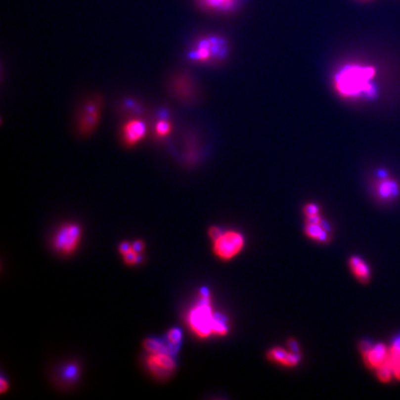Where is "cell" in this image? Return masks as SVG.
<instances>
[{
	"label": "cell",
	"mask_w": 400,
	"mask_h": 400,
	"mask_svg": "<svg viewBox=\"0 0 400 400\" xmlns=\"http://www.w3.org/2000/svg\"><path fill=\"white\" fill-rule=\"evenodd\" d=\"M350 266L353 274L358 281H360L361 283H367L370 280L371 271L369 266L363 260L356 256L352 257L350 260Z\"/></svg>",
	"instance_id": "13"
},
{
	"label": "cell",
	"mask_w": 400,
	"mask_h": 400,
	"mask_svg": "<svg viewBox=\"0 0 400 400\" xmlns=\"http://www.w3.org/2000/svg\"><path fill=\"white\" fill-rule=\"evenodd\" d=\"M376 70L370 65L348 63L339 68L334 76V88L337 95L347 99L370 97L374 87L371 83Z\"/></svg>",
	"instance_id": "1"
},
{
	"label": "cell",
	"mask_w": 400,
	"mask_h": 400,
	"mask_svg": "<svg viewBox=\"0 0 400 400\" xmlns=\"http://www.w3.org/2000/svg\"><path fill=\"white\" fill-rule=\"evenodd\" d=\"M172 129L173 124L170 121L164 118L160 119L155 125V135L157 138H165L172 133Z\"/></svg>",
	"instance_id": "18"
},
{
	"label": "cell",
	"mask_w": 400,
	"mask_h": 400,
	"mask_svg": "<svg viewBox=\"0 0 400 400\" xmlns=\"http://www.w3.org/2000/svg\"><path fill=\"white\" fill-rule=\"evenodd\" d=\"M227 43L222 37L216 36L202 37L189 52V58L197 63H213L225 58Z\"/></svg>",
	"instance_id": "3"
},
{
	"label": "cell",
	"mask_w": 400,
	"mask_h": 400,
	"mask_svg": "<svg viewBox=\"0 0 400 400\" xmlns=\"http://www.w3.org/2000/svg\"><path fill=\"white\" fill-rule=\"evenodd\" d=\"M124 261L127 265H135L142 261V256L140 253L135 252L133 248L129 250L127 253L123 255Z\"/></svg>",
	"instance_id": "21"
},
{
	"label": "cell",
	"mask_w": 400,
	"mask_h": 400,
	"mask_svg": "<svg viewBox=\"0 0 400 400\" xmlns=\"http://www.w3.org/2000/svg\"><path fill=\"white\" fill-rule=\"evenodd\" d=\"M146 134V125L144 121L138 118L128 120L121 129V139L127 147H133L138 145L145 138Z\"/></svg>",
	"instance_id": "7"
},
{
	"label": "cell",
	"mask_w": 400,
	"mask_h": 400,
	"mask_svg": "<svg viewBox=\"0 0 400 400\" xmlns=\"http://www.w3.org/2000/svg\"><path fill=\"white\" fill-rule=\"evenodd\" d=\"M362 350L366 363L372 369H378L380 366L386 363L389 353L384 344L371 346L368 343L363 342Z\"/></svg>",
	"instance_id": "9"
},
{
	"label": "cell",
	"mask_w": 400,
	"mask_h": 400,
	"mask_svg": "<svg viewBox=\"0 0 400 400\" xmlns=\"http://www.w3.org/2000/svg\"><path fill=\"white\" fill-rule=\"evenodd\" d=\"M379 180L376 182V193L381 199L391 200L400 195V188L399 183L388 177L386 172H379Z\"/></svg>",
	"instance_id": "10"
},
{
	"label": "cell",
	"mask_w": 400,
	"mask_h": 400,
	"mask_svg": "<svg viewBox=\"0 0 400 400\" xmlns=\"http://www.w3.org/2000/svg\"><path fill=\"white\" fill-rule=\"evenodd\" d=\"M213 250L215 255L223 261L232 260L245 246V240L241 233L229 231L223 233L216 240L213 241Z\"/></svg>",
	"instance_id": "4"
},
{
	"label": "cell",
	"mask_w": 400,
	"mask_h": 400,
	"mask_svg": "<svg viewBox=\"0 0 400 400\" xmlns=\"http://www.w3.org/2000/svg\"><path fill=\"white\" fill-rule=\"evenodd\" d=\"M268 358L273 362L282 364L286 367H294L299 364L300 355L299 352L286 351L281 348H274L268 352Z\"/></svg>",
	"instance_id": "11"
},
{
	"label": "cell",
	"mask_w": 400,
	"mask_h": 400,
	"mask_svg": "<svg viewBox=\"0 0 400 400\" xmlns=\"http://www.w3.org/2000/svg\"><path fill=\"white\" fill-rule=\"evenodd\" d=\"M200 299L190 311L188 322L193 332L199 337L206 338L213 335V325L216 313L212 311L209 290L203 288L200 292Z\"/></svg>",
	"instance_id": "2"
},
{
	"label": "cell",
	"mask_w": 400,
	"mask_h": 400,
	"mask_svg": "<svg viewBox=\"0 0 400 400\" xmlns=\"http://www.w3.org/2000/svg\"><path fill=\"white\" fill-rule=\"evenodd\" d=\"M7 387H8L7 382L5 380V378L2 376V377H1V382H0V391H1V393H5L6 390L7 389Z\"/></svg>",
	"instance_id": "27"
},
{
	"label": "cell",
	"mask_w": 400,
	"mask_h": 400,
	"mask_svg": "<svg viewBox=\"0 0 400 400\" xmlns=\"http://www.w3.org/2000/svg\"><path fill=\"white\" fill-rule=\"evenodd\" d=\"M102 102L98 97L89 99L82 108L77 120V130L82 135L95 131L101 115Z\"/></svg>",
	"instance_id": "5"
},
{
	"label": "cell",
	"mask_w": 400,
	"mask_h": 400,
	"mask_svg": "<svg viewBox=\"0 0 400 400\" xmlns=\"http://www.w3.org/2000/svg\"><path fill=\"white\" fill-rule=\"evenodd\" d=\"M132 248L135 251V252H137V253H142L143 252V250H144V248H145V244H144V242L141 240H136L134 241L133 244H132Z\"/></svg>",
	"instance_id": "24"
},
{
	"label": "cell",
	"mask_w": 400,
	"mask_h": 400,
	"mask_svg": "<svg viewBox=\"0 0 400 400\" xmlns=\"http://www.w3.org/2000/svg\"><path fill=\"white\" fill-rule=\"evenodd\" d=\"M304 213L307 218H311L320 215V209L316 204H307L304 207Z\"/></svg>",
	"instance_id": "22"
},
{
	"label": "cell",
	"mask_w": 400,
	"mask_h": 400,
	"mask_svg": "<svg viewBox=\"0 0 400 400\" xmlns=\"http://www.w3.org/2000/svg\"><path fill=\"white\" fill-rule=\"evenodd\" d=\"M222 233H223V232L222 231V229L219 228L217 226L211 227L210 230H209V234H210L211 239L213 241L216 240Z\"/></svg>",
	"instance_id": "23"
},
{
	"label": "cell",
	"mask_w": 400,
	"mask_h": 400,
	"mask_svg": "<svg viewBox=\"0 0 400 400\" xmlns=\"http://www.w3.org/2000/svg\"><path fill=\"white\" fill-rule=\"evenodd\" d=\"M305 232L310 238L320 243H326L330 237L328 229L322 220L315 222H307Z\"/></svg>",
	"instance_id": "12"
},
{
	"label": "cell",
	"mask_w": 400,
	"mask_h": 400,
	"mask_svg": "<svg viewBox=\"0 0 400 400\" xmlns=\"http://www.w3.org/2000/svg\"><path fill=\"white\" fill-rule=\"evenodd\" d=\"M182 331L179 328L171 329L167 334V341L169 343L168 349L170 354L176 353L178 350V345L182 341Z\"/></svg>",
	"instance_id": "15"
},
{
	"label": "cell",
	"mask_w": 400,
	"mask_h": 400,
	"mask_svg": "<svg viewBox=\"0 0 400 400\" xmlns=\"http://www.w3.org/2000/svg\"><path fill=\"white\" fill-rule=\"evenodd\" d=\"M203 7L216 11H229L235 7L238 0H199Z\"/></svg>",
	"instance_id": "14"
},
{
	"label": "cell",
	"mask_w": 400,
	"mask_h": 400,
	"mask_svg": "<svg viewBox=\"0 0 400 400\" xmlns=\"http://www.w3.org/2000/svg\"><path fill=\"white\" fill-rule=\"evenodd\" d=\"M386 362L391 366V368L394 369L400 365V336L398 337L391 347L388 353V357Z\"/></svg>",
	"instance_id": "16"
},
{
	"label": "cell",
	"mask_w": 400,
	"mask_h": 400,
	"mask_svg": "<svg viewBox=\"0 0 400 400\" xmlns=\"http://www.w3.org/2000/svg\"><path fill=\"white\" fill-rule=\"evenodd\" d=\"M288 346H289V348L291 349V351H293V352H299V346H298L297 341L290 340V341L288 342Z\"/></svg>",
	"instance_id": "28"
},
{
	"label": "cell",
	"mask_w": 400,
	"mask_h": 400,
	"mask_svg": "<svg viewBox=\"0 0 400 400\" xmlns=\"http://www.w3.org/2000/svg\"><path fill=\"white\" fill-rule=\"evenodd\" d=\"M132 249V245L129 242H123L121 243L120 247H119V250L121 252V254L124 255L127 253L129 250Z\"/></svg>",
	"instance_id": "25"
},
{
	"label": "cell",
	"mask_w": 400,
	"mask_h": 400,
	"mask_svg": "<svg viewBox=\"0 0 400 400\" xmlns=\"http://www.w3.org/2000/svg\"><path fill=\"white\" fill-rule=\"evenodd\" d=\"M146 363L154 376L158 378L167 377L176 368L175 358L172 354L167 352L150 354L147 357Z\"/></svg>",
	"instance_id": "8"
},
{
	"label": "cell",
	"mask_w": 400,
	"mask_h": 400,
	"mask_svg": "<svg viewBox=\"0 0 400 400\" xmlns=\"http://www.w3.org/2000/svg\"><path fill=\"white\" fill-rule=\"evenodd\" d=\"M144 347L150 354L154 353H160V352H169L168 346H166L163 341L157 338H147L144 342Z\"/></svg>",
	"instance_id": "17"
},
{
	"label": "cell",
	"mask_w": 400,
	"mask_h": 400,
	"mask_svg": "<svg viewBox=\"0 0 400 400\" xmlns=\"http://www.w3.org/2000/svg\"><path fill=\"white\" fill-rule=\"evenodd\" d=\"M228 333V325L222 315L216 313L213 325V335H225Z\"/></svg>",
	"instance_id": "19"
},
{
	"label": "cell",
	"mask_w": 400,
	"mask_h": 400,
	"mask_svg": "<svg viewBox=\"0 0 400 400\" xmlns=\"http://www.w3.org/2000/svg\"><path fill=\"white\" fill-rule=\"evenodd\" d=\"M82 229L75 223H68L61 226L55 234L53 246L58 251L70 254L75 250L81 240Z\"/></svg>",
	"instance_id": "6"
},
{
	"label": "cell",
	"mask_w": 400,
	"mask_h": 400,
	"mask_svg": "<svg viewBox=\"0 0 400 400\" xmlns=\"http://www.w3.org/2000/svg\"><path fill=\"white\" fill-rule=\"evenodd\" d=\"M76 372H77L76 368L74 366H70L66 369L65 376L68 378H73L76 376Z\"/></svg>",
	"instance_id": "26"
},
{
	"label": "cell",
	"mask_w": 400,
	"mask_h": 400,
	"mask_svg": "<svg viewBox=\"0 0 400 400\" xmlns=\"http://www.w3.org/2000/svg\"><path fill=\"white\" fill-rule=\"evenodd\" d=\"M376 370H377V376H378L379 380L384 383L389 382L393 376V369L387 362L380 366Z\"/></svg>",
	"instance_id": "20"
}]
</instances>
